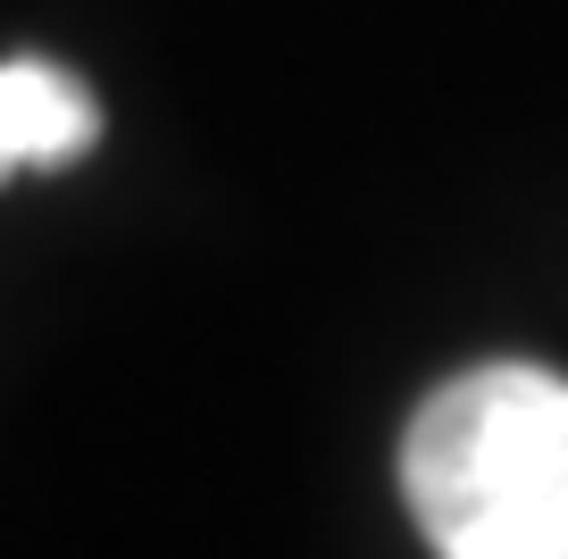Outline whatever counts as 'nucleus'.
<instances>
[{"label":"nucleus","mask_w":568,"mask_h":559,"mask_svg":"<svg viewBox=\"0 0 568 559\" xmlns=\"http://www.w3.org/2000/svg\"><path fill=\"white\" fill-rule=\"evenodd\" d=\"M101 142V101L51 59H9L0 68V151L9 167H68Z\"/></svg>","instance_id":"obj_2"},{"label":"nucleus","mask_w":568,"mask_h":559,"mask_svg":"<svg viewBox=\"0 0 568 559\" xmlns=\"http://www.w3.org/2000/svg\"><path fill=\"white\" fill-rule=\"evenodd\" d=\"M402 492L435 559H568V376L494 359L426 393Z\"/></svg>","instance_id":"obj_1"},{"label":"nucleus","mask_w":568,"mask_h":559,"mask_svg":"<svg viewBox=\"0 0 568 559\" xmlns=\"http://www.w3.org/2000/svg\"><path fill=\"white\" fill-rule=\"evenodd\" d=\"M0 184H9V151H0Z\"/></svg>","instance_id":"obj_3"}]
</instances>
